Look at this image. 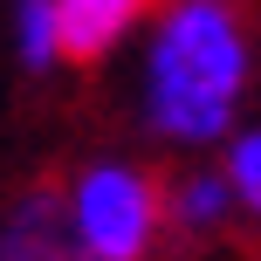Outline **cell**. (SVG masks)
<instances>
[{
	"label": "cell",
	"mask_w": 261,
	"mask_h": 261,
	"mask_svg": "<svg viewBox=\"0 0 261 261\" xmlns=\"http://www.w3.org/2000/svg\"><path fill=\"white\" fill-rule=\"evenodd\" d=\"M254 90V28L227 0H165L144 14L130 110L151 144L179 158H213L241 130Z\"/></svg>",
	"instance_id": "1"
},
{
	"label": "cell",
	"mask_w": 261,
	"mask_h": 261,
	"mask_svg": "<svg viewBox=\"0 0 261 261\" xmlns=\"http://www.w3.org/2000/svg\"><path fill=\"white\" fill-rule=\"evenodd\" d=\"M62 213L83 261H158L165 254V172L138 151H90L62 172Z\"/></svg>",
	"instance_id": "2"
},
{
	"label": "cell",
	"mask_w": 261,
	"mask_h": 261,
	"mask_svg": "<svg viewBox=\"0 0 261 261\" xmlns=\"http://www.w3.org/2000/svg\"><path fill=\"white\" fill-rule=\"evenodd\" d=\"M0 261H83L55 179H28L0 199Z\"/></svg>",
	"instance_id": "3"
},
{
	"label": "cell",
	"mask_w": 261,
	"mask_h": 261,
	"mask_svg": "<svg viewBox=\"0 0 261 261\" xmlns=\"http://www.w3.org/2000/svg\"><path fill=\"white\" fill-rule=\"evenodd\" d=\"M144 0H55V35H62V69H103L124 41L144 35Z\"/></svg>",
	"instance_id": "4"
},
{
	"label": "cell",
	"mask_w": 261,
	"mask_h": 261,
	"mask_svg": "<svg viewBox=\"0 0 261 261\" xmlns=\"http://www.w3.org/2000/svg\"><path fill=\"white\" fill-rule=\"evenodd\" d=\"M234 193H227L213 158H186L165 172V234L172 241H220L234 227Z\"/></svg>",
	"instance_id": "5"
},
{
	"label": "cell",
	"mask_w": 261,
	"mask_h": 261,
	"mask_svg": "<svg viewBox=\"0 0 261 261\" xmlns=\"http://www.w3.org/2000/svg\"><path fill=\"white\" fill-rule=\"evenodd\" d=\"M7 48L28 76H55L62 69V35H55V0H21L7 14Z\"/></svg>",
	"instance_id": "6"
},
{
	"label": "cell",
	"mask_w": 261,
	"mask_h": 261,
	"mask_svg": "<svg viewBox=\"0 0 261 261\" xmlns=\"http://www.w3.org/2000/svg\"><path fill=\"white\" fill-rule=\"evenodd\" d=\"M213 165H220L227 193H234V213L248 227H261V124H241L234 138L213 151Z\"/></svg>",
	"instance_id": "7"
}]
</instances>
